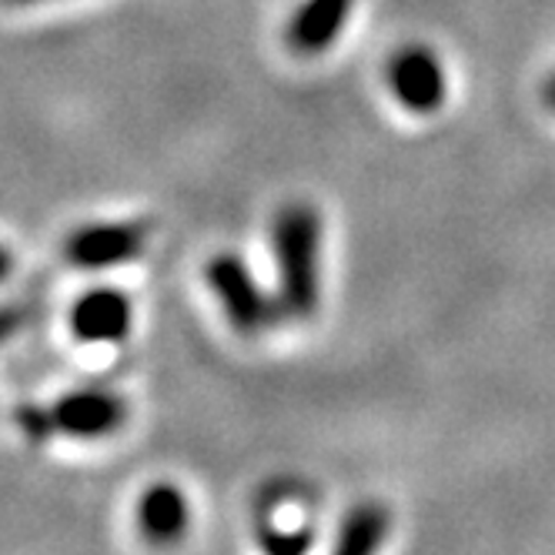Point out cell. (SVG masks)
<instances>
[{
  "mask_svg": "<svg viewBox=\"0 0 555 555\" xmlns=\"http://www.w3.org/2000/svg\"><path fill=\"white\" fill-rule=\"evenodd\" d=\"M271 245L278 255V305L288 319H311L319 308V245L322 221L311 205H285L274 218Z\"/></svg>",
  "mask_w": 555,
  "mask_h": 555,
  "instance_id": "1",
  "label": "cell"
},
{
  "mask_svg": "<svg viewBox=\"0 0 555 555\" xmlns=\"http://www.w3.org/2000/svg\"><path fill=\"white\" fill-rule=\"evenodd\" d=\"M388 85L399 104L412 114H431L446 101V70L442 61L425 48H405L395 54L388 67Z\"/></svg>",
  "mask_w": 555,
  "mask_h": 555,
  "instance_id": "5",
  "label": "cell"
},
{
  "mask_svg": "<svg viewBox=\"0 0 555 555\" xmlns=\"http://www.w3.org/2000/svg\"><path fill=\"white\" fill-rule=\"evenodd\" d=\"M8 4H41V0H8Z\"/></svg>",
  "mask_w": 555,
  "mask_h": 555,
  "instance_id": "13",
  "label": "cell"
},
{
  "mask_svg": "<svg viewBox=\"0 0 555 555\" xmlns=\"http://www.w3.org/2000/svg\"><path fill=\"white\" fill-rule=\"evenodd\" d=\"M385 526H388V515L378 508V505H362L354 508L345 526H341V535L335 542V552H345V555H365V552H375L385 539Z\"/></svg>",
  "mask_w": 555,
  "mask_h": 555,
  "instance_id": "9",
  "label": "cell"
},
{
  "mask_svg": "<svg viewBox=\"0 0 555 555\" xmlns=\"http://www.w3.org/2000/svg\"><path fill=\"white\" fill-rule=\"evenodd\" d=\"M545 101H548V107H555V74L548 77V85H545Z\"/></svg>",
  "mask_w": 555,
  "mask_h": 555,
  "instance_id": "12",
  "label": "cell"
},
{
  "mask_svg": "<svg viewBox=\"0 0 555 555\" xmlns=\"http://www.w3.org/2000/svg\"><path fill=\"white\" fill-rule=\"evenodd\" d=\"M147 245V224L141 221H98V224H85L77 228L64 255L74 268H88V271H104V268H117L128 264L131 258H138Z\"/></svg>",
  "mask_w": 555,
  "mask_h": 555,
  "instance_id": "3",
  "label": "cell"
},
{
  "mask_svg": "<svg viewBox=\"0 0 555 555\" xmlns=\"http://www.w3.org/2000/svg\"><path fill=\"white\" fill-rule=\"evenodd\" d=\"M125 418H128V405L117 395L104 388H77L54 402V409L48 412V428L67 435V439L94 442L114 435L125 425Z\"/></svg>",
  "mask_w": 555,
  "mask_h": 555,
  "instance_id": "4",
  "label": "cell"
},
{
  "mask_svg": "<svg viewBox=\"0 0 555 555\" xmlns=\"http://www.w3.org/2000/svg\"><path fill=\"white\" fill-rule=\"evenodd\" d=\"M134 322L131 298L117 288L85 292L70 308V332L85 345H117L125 341Z\"/></svg>",
  "mask_w": 555,
  "mask_h": 555,
  "instance_id": "6",
  "label": "cell"
},
{
  "mask_svg": "<svg viewBox=\"0 0 555 555\" xmlns=\"http://www.w3.org/2000/svg\"><path fill=\"white\" fill-rule=\"evenodd\" d=\"M208 285L224 305L228 322L242 335H258L274 322V305L264 298V292L237 255H215L208 261Z\"/></svg>",
  "mask_w": 555,
  "mask_h": 555,
  "instance_id": "2",
  "label": "cell"
},
{
  "mask_svg": "<svg viewBox=\"0 0 555 555\" xmlns=\"http://www.w3.org/2000/svg\"><path fill=\"white\" fill-rule=\"evenodd\" d=\"M351 14V0H305L288 24V44L298 54H322L335 44Z\"/></svg>",
  "mask_w": 555,
  "mask_h": 555,
  "instance_id": "7",
  "label": "cell"
},
{
  "mask_svg": "<svg viewBox=\"0 0 555 555\" xmlns=\"http://www.w3.org/2000/svg\"><path fill=\"white\" fill-rule=\"evenodd\" d=\"M11 271H14V255L4 248V245H0V285H4L8 282V278H11Z\"/></svg>",
  "mask_w": 555,
  "mask_h": 555,
  "instance_id": "11",
  "label": "cell"
},
{
  "mask_svg": "<svg viewBox=\"0 0 555 555\" xmlns=\"http://www.w3.org/2000/svg\"><path fill=\"white\" fill-rule=\"evenodd\" d=\"M188 499L178 486L171 482H157L151 486L141 502H138V529L147 542L154 545H168L178 542L188 529Z\"/></svg>",
  "mask_w": 555,
  "mask_h": 555,
  "instance_id": "8",
  "label": "cell"
},
{
  "mask_svg": "<svg viewBox=\"0 0 555 555\" xmlns=\"http://www.w3.org/2000/svg\"><path fill=\"white\" fill-rule=\"evenodd\" d=\"M24 319H27V314H24V308L21 305H11V308H0V345H4L21 325H24Z\"/></svg>",
  "mask_w": 555,
  "mask_h": 555,
  "instance_id": "10",
  "label": "cell"
}]
</instances>
